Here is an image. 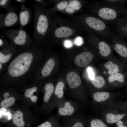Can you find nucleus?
<instances>
[{
    "label": "nucleus",
    "mask_w": 127,
    "mask_h": 127,
    "mask_svg": "<svg viewBox=\"0 0 127 127\" xmlns=\"http://www.w3.org/2000/svg\"><path fill=\"white\" fill-rule=\"evenodd\" d=\"M34 11V31L32 37L35 40H40L45 36L48 29L49 23L47 16L36 2L33 4Z\"/></svg>",
    "instance_id": "f257e3e1"
},
{
    "label": "nucleus",
    "mask_w": 127,
    "mask_h": 127,
    "mask_svg": "<svg viewBox=\"0 0 127 127\" xmlns=\"http://www.w3.org/2000/svg\"><path fill=\"white\" fill-rule=\"evenodd\" d=\"M33 56L29 52L21 53L11 62L8 68L9 75L14 77L20 76L28 70L32 61Z\"/></svg>",
    "instance_id": "f03ea898"
},
{
    "label": "nucleus",
    "mask_w": 127,
    "mask_h": 127,
    "mask_svg": "<svg viewBox=\"0 0 127 127\" xmlns=\"http://www.w3.org/2000/svg\"><path fill=\"white\" fill-rule=\"evenodd\" d=\"M0 34L8 37L16 45L23 46L31 43L30 36L24 30L18 29H8L1 32Z\"/></svg>",
    "instance_id": "7ed1b4c3"
},
{
    "label": "nucleus",
    "mask_w": 127,
    "mask_h": 127,
    "mask_svg": "<svg viewBox=\"0 0 127 127\" xmlns=\"http://www.w3.org/2000/svg\"><path fill=\"white\" fill-rule=\"evenodd\" d=\"M13 7L4 14H0V29L9 27L20 24L19 18Z\"/></svg>",
    "instance_id": "20e7f679"
},
{
    "label": "nucleus",
    "mask_w": 127,
    "mask_h": 127,
    "mask_svg": "<svg viewBox=\"0 0 127 127\" xmlns=\"http://www.w3.org/2000/svg\"><path fill=\"white\" fill-rule=\"evenodd\" d=\"M31 11L24 4H21V8L19 15L20 26L22 29L30 22L32 15Z\"/></svg>",
    "instance_id": "39448f33"
},
{
    "label": "nucleus",
    "mask_w": 127,
    "mask_h": 127,
    "mask_svg": "<svg viewBox=\"0 0 127 127\" xmlns=\"http://www.w3.org/2000/svg\"><path fill=\"white\" fill-rule=\"evenodd\" d=\"M93 56L92 54L90 52H85L76 56L75 59V62L79 67H85L90 63Z\"/></svg>",
    "instance_id": "423d86ee"
},
{
    "label": "nucleus",
    "mask_w": 127,
    "mask_h": 127,
    "mask_svg": "<svg viewBox=\"0 0 127 127\" xmlns=\"http://www.w3.org/2000/svg\"><path fill=\"white\" fill-rule=\"evenodd\" d=\"M86 21L90 27L97 31H103L106 28V25L103 21L93 17H87Z\"/></svg>",
    "instance_id": "0eeeda50"
},
{
    "label": "nucleus",
    "mask_w": 127,
    "mask_h": 127,
    "mask_svg": "<svg viewBox=\"0 0 127 127\" xmlns=\"http://www.w3.org/2000/svg\"><path fill=\"white\" fill-rule=\"evenodd\" d=\"M98 14L100 18L106 20L115 19L117 15V12L115 10L107 7L100 8L98 11Z\"/></svg>",
    "instance_id": "6e6552de"
},
{
    "label": "nucleus",
    "mask_w": 127,
    "mask_h": 127,
    "mask_svg": "<svg viewBox=\"0 0 127 127\" xmlns=\"http://www.w3.org/2000/svg\"><path fill=\"white\" fill-rule=\"evenodd\" d=\"M66 79L68 86L72 89L77 88L81 83V80L79 76L73 71L70 72L68 73Z\"/></svg>",
    "instance_id": "1a4fd4ad"
},
{
    "label": "nucleus",
    "mask_w": 127,
    "mask_h": 127,
    "mask_svg": "<svg viewBox=\"0 0 127 127\" xmlns=\"http://www.w3.org/2000/svg\"><path fill=\"white\" fill-rule=\"evenodd\" d=\"M118 29L121 36L127 38V15H124L119 20Z\"/></svg>",
    "instance_id": "9d476101"
},
{
    "label": "nucleus",
    "mask_w": 127,
    "mask_h": 127,
    "mask_svg": "<svg viewBox=\"0 0 127 127\" xmlns=\"http://www.w3.org/2000/svg\"><path fill=\"white\" fill-rule=\"evenodd\" d=\"M73 31L70 28L67 27H62L58 28L55 31V35L58 38L66 37L71 36Z\"/></svg>",
    "instance_id": "9b49d317"
},
{
    "label": "nucleus",
    "mask_w": 127,
    "mask_h": 127,
    "mask_svg": "<svg viewBox=\"0 0 127 127\" xmlns=\"http://www.w3.org/2000/svg\"><path fill=\"white\" fill-rule=\"evenodd\" d=\"M13 123L17 127H24L25 123L23 119V114L20 111H16L12 116Z\"/></svg>",
    "instance_id": "f8f14e48"
},
{
    "label": "nucleus",
    "mask_w": 127,
    "mask_h": 127,
    "mask_svg": "<svg viewBox=\"0 0 127 127\" xmlns=\"http://www.w3.org/2000/svg\"><path fill=\"white\" fill-rule=\"evenodd\" d=\"M55 64V61L53 59H50L48 61L42 71V74L43 76H47L50 74L54 68Z\"/></svg>",
    "instance_id": "ddd939ff"
},
{
    "label": "nucleus",
    "mask_w": 127,
    "mask_h": 127,
    "mask_svg": "<svg viewBox=\"0 0 127 127\" xmlns=\"http://www.w3.org/2000/svg\"><path fill=\"white\" fill-rule=\"evenodd\" d=\"M74 111V108L68 102L65 104L64 107H61L59 110V114L62 116L69 115L72 114Z\"/></svg>",
    "instance_id": "4468645a"
},
{
    "label": "nucleus",
    "mask_w": 127,
    "mask_h": 127,
    "mask_svg": "<svg viewBox=\"0 0 127 127\" xmlns=\"http://www.w3.org/2000/svg\"><path fill=\"white\" fill-rule=\"evenodd\" d=\"M99 47L100 53L102 56H106L111 53V48L105 42L103 41L100 42L99 44Z\"/></svg>",
    "instance_id": "2eb2a0df"
},
{
    "label": "nucleus",
    "mask_w": 127,
    "mask_h": 127,
    "mask_svg": "<svg viewBox=\"0 0 127 127\" xmlns=\"http://www.w3.org/2000/svg\"><path fill=\"white\" fill-rule=\"evenodd\" d=\"M94 99L98 102H102L107 99L109 97V93L107 92H98L95 93L93 95Z\"/></svg>",
    "instance_id": "dca6fc26"
},
{
    "label": "nucleus",
    "mask_w": 127,
    "mask_h": 127,
    "mask_svg": "<svg viewBox=\"0 0 127 127\" xmlns=\"http://www.w3.org/2000/svg\"><path fill=\"white\" fill-rule=\"evenodd\" d=\"M122 115H115L112 113H109L106 116V121L109 124H112L116 123L123 118Z\"/></svg>",
    "instance_id": "f3484780"
},
{
    "label": "nucleus",
    "mask_w": 127,
    "mask_h": 127,
    "mask_svg": "<svg viewBox=\"0 0 127 127\" xmlns=\"http://www.w3.org/2000/svg\"><path fill=\"white\" fill-rule=\"evenodd\" d=\"M105 68L108 70V73L112 75L118 73L119 71V68L118 65L114 64L111 61H108L104 65Z\"/></svg>",
    "instance_id": "a211bd4d"
},
{
    "label": "nucleus",
    "mask_w": 127,
    "mask_h": 127,
    "mask_svg": "<svg viewBox=\"0 0 127 127\" xmlns=\"http://www.w3.org/2000/svg\"><path fill=\"white\" fill-rule=\"evenodd\" d=\"M91 80V83L95 87L99 89L102 87L105 84V81L103 77L101 75H98Z\"/></svg>",
    "instance_id": "6ab92c4d"
},
{
    "label": "nucleus",
    "mask_w": 127,
    "mask_h": 127,
    "mask_svg": "<svg viewBox=\"0 0 127 127\" xmlns=\"http://www.w3.org/2000/svg\"><path fill=\"white\" fill-rule=\"evenodd\" d=\"M54 89L53 85L52 83L47 84L45 87V93L44 97V101L47 102L49 100L53 92Z\"/></svg>",
    "instance_id": "aec40b11"
},
{
    "label": "nucleus",
    "mask_w": 127,
    "mask_h": 127,
    "mask_svg": "<svg viewBox=\"0 0 127 127\" xmlns=\"http://www.w3.org/2000/svg\"><path fill=\"white\" fill-rule=\"evenodd\" d=\"M115 50L123 57H127V47L119 44H115L114 46Z\"/></svg>",
    "instance_id": "412c9836"
},
{
    "label": "nucleus",
    "mask_w": 127,
    "mask_h": 127,
    "mask_svg": "<svg viewBox=\"0 0 127 127\" xmlns=\"http://www.w3.org/2000/svg\"><path fill=\"white\" fill-rule=\"evenodd\" d=\"M64 86V84L62 82H59L56 86L54 91V94L59 99L61 98L63 96V89Z\"/></svg>",
    "instance_id": "4be33fe9"
},
{
    "label": "nucleus",
    "mask_w": 127,
    "mask_h": 127,
    "mask_svg": "<svg viewBox=\"0 0 127 127\" xmlns=\"http://www.w3.org/2000/svg\"><path fill=\"white\" fill-rule=\"evenodd\" d=\"M124 76L122 74L117 73L111 75L109 77L108 80L110 82H112L115 80L123 82H124Z\"/></svg>",
    "instance_id": "5701e85b"
},
{
    "label": "nucleus",
    "mask_w": 127,
    "mask_h": 127,
    "mask_svg": "<svg viewBox=\"0 0 127 127\" xmlns=\"http://www.w3.org/2000/svg\"><path fill=\"white\" fill-rule=\"evenodd\" d=\"M15 101V98L13 97L5 99L1 102L0 106L4 108L11 106L13 104Z\"/></svg>",
    "instance_id": "b1692460"
},
{
    "label": "nucleus",
    "mask_w": 127,
    "mask_h": 127,
    "mask_svg": "<svg viewBox=\"0 0 127 127\" xmlns=\"http://www.w3.org/2000/svg\"><path fill=\"white\" fill-rule=\"evenodd\" d=\"M11 0H0V7L5 9L7 11L12 6L10 4Z\"/></svg>",
    "instance_id": "393cba45"
},
{
    "label": "nucleus",
    "mask_w": 127,
    "mask_h": 127,
    "mask_svg": "<svg viewBox=\"0 0 127 127\" xmlns=\"http://www.w3.org/2000/svg\"><path fill=\"white\" fill-rule=\"evenodd\" d=\"M37 88L36 87L28 89L25 91L24 95L25 97L30 98L33 95V93L36 91Z\"/></svg>",
    "instance_id": "a878e982"
},
{
    "label": "nucleus",
    "mask_w": 127,
    "mask_h": 127,
    "mask_svg": "<svg viewBox=\"0 0 127 127\" xmlns=\"http://www.w3.org/2000/svg\"><path fill=\"white\" fill-rule=\"evenodd\" d=\"M69 4H71L73 7L75 9V10H79L81 7L80 3L77 0H71L69 2Z\"/></svg>",
    "instance_id": "bb28decb"
},
{
    "label": "nucleus",
    "mask_w": 127,
    "mask_h": 127,
    "mask_svg": "<svg viewBox=\"0 0 127 127\" xmlns=\"http://www.w3.org/2000/svg\"><path fill=\"white\" fill-rule=\"evenodd\" d=\"M68 2L66 1H63L58 4L57 5V8L59 10H63L66 8Z\"/></svg>",
    "instance_id": "cd10ccee"
},
{
    "label": "nucleus",
    "mask_w": 127,
    "mask_h": 127,
    "mask_svg": "<svg viewBox=\"0 0 127 127\" xmlns=\"http://www.w3.org/2000/svg\"><path fill=\"white\" fill-rule=\"evenodd\" d=\"M65 10L68 13H72L74 12L75 9L72 6L69 4L66 7Z\"/></svg>",
    "instance_id": "c85d7f7f"
},
{
    "label": "nucleus",
    "mask_w": 127,
    "mask_h": 127,
    "mask_svg": "<svg viewBox=\"0 0 127 127\" xmlns=\"http://www.w3.org/2000/svg\"><path fill=\"white\" fill-rule=\"evenodd\" d=\"M87 72L89 78L91 80L93 79L95 77L94 73L91 67H89L88 68Z\"/></svg>",
    "instance_id": "c756f323"
},
{
    "label": "nucleus",
    "mask_w": 127,
    "mask_h": 127,
    "mask_svg": "<svg viewBox=\"0 0 127 127\" xmlns=\"http://www.w3.org/2000/svg\"><path fill=\"white\" fill-rule=\"evenodd\" d=\"M74 43L75 45L78 46H80L83 43L82 39L81 37H77L75 39Z\"/></svg>",
    "instance_id": "7c9ffc66"
},
{
    "label": "nucleus",
    "mask_w": 127,
    "mask_h": 127,
    "mask_svg": "<svg viewBox=\"0 0 127 127\" xmlns=\"http://www.w3.org/2000/svg\"><path fill=\"white\" fill-rule=\"evenodd\" d=\"M52 125L48 121L45 122L40 124L36 127H52Z\"/></svg>",
    "instance_id": "2f4dec72"
},
{
    "label": "nucleus",
    "mask_w": 127,
    "mask_h": 127,
    "mask_svg": "<svg viewBox=\"0 0 127 127\" xmlns=\"http://www.w3.org/2000/svg\"><path fill=\"white\" fill-rule=\"evenodd\" d=\"M64 44L65 46L66 47L68 48L71 47L72 45L71 42L69 40H65L64 42Z\"/></svg>",
    "instance_id": "473e14b6"
},
{
    "label": "nucleus",
    "mask_w": 127,
    "mask_h": 127,
    "mask_svg": "<svg viewBox=\"0 0 127 127\" xmlns=\"http://www.w3.org/2000/svg\"><path fill=\"white\" fill-rule=\"evenodd\" d=\"M71 127H84V126L82 123L78 122L74 123Z\"/></svg>",
    "instance_id": "72a5a7b5"
},
{
    "label": "nucleus",
    "mask_w": 127,
    "mask_h": 127,
    "mask_svg": "<svg viewBox=\"0 0 127 127\" xmlns=\"http://www.w3.org/2000/svg\"><path fill=\"white\" fill-rule=\"evenodd\" d=\"M116 127H127L123 125V122L120 120L116 123Z\"/></svg>",
    "instance_id": "f704fd0d"
},
{
    "label": "nucleus",
    "mask_w": 127,
    "mask_h": 127,
    "mask_svg": "<svg viewBox=\"0 0 127 127\" xmlns=\"http://www.w3.org/2000/svg\"><path fill=\"white\" fill-rule=\"evenodd\" d=\"M30 99L32 101L35 103L37 101V97L36 96H33L31 97Z\"/></svg>",
    "instance_id": "c9c22d12"
},
{
    "label": "nucleus",
    "mask_w": 127,
    "mask_h": 127,
    "mask_svg": "<svg viewBox=\"0 0 127 127\" xmlns=\"http://www.w3.org/2000/svg\"><path fill=\"white\" fill-rule=\"evenodd\" d=\"M121 14L124 15H127V6L123 8Z\"/></svg>",
    "instance_id": "e433bc0d"
},
{
    "label": "nucleus",
    "mask_w": 127,
    "mask_h": 127,
    "mask_svg": "<svg viewBox=\"0 0 127 127\" xmlns=\"http://www.w3.org/2000/svg\"><path fill=\"white\" fill-rule=\"evenodd\" d=\"M16 2L20 3L21 4H24V3H26L27 0H16Z\"/></svg>",
    "instance_id": "4c0bfd02"
},
{
    "label": "nucleus",
    "mask_w": 127,
    "mask_h": 127,
    "mask_svg": "<svg viewBox=\"0 0 127 127\" xmlns=\"http://www.w3.org/2000/svg\"><path fill=\"white\" fill-rule=\"evenodd\" d=\"M9 95V93L8 92H5L4 94V95L5 99H7Z\"/></svg>",
    "instance_id": "58836bf2"
},
{
    "label": "nucleus",
    "mask_w": 127,
    "mask_h": 127,
    "mask_svg": "<svg viewBox=\"0 0 127 127\" xmlns=\"http://www.w3.org/2000/svg\"><path fill=\"white\" fill-rule=\"evenodd\" d=\"M2 68V65L1 63H0V69H1Z\"/></svg>",
    "instance_id": "ea45409f"
},
{
    "label": "nucleus",
    "mask_w": 127,
    "mask_h": 127,
    "mask_svg": "<svg viewBox=\"0 0 127 127\" xmlns=\"http://www.w3.org/2000/svg\"><path fill=\"white\" fill-rule=\"evenodd\" d=\"M122 115H123V117L125 116V115L124 114H123Z\"/></svg>",
    "instance_id": "a19ab883"
}]
</instances>
